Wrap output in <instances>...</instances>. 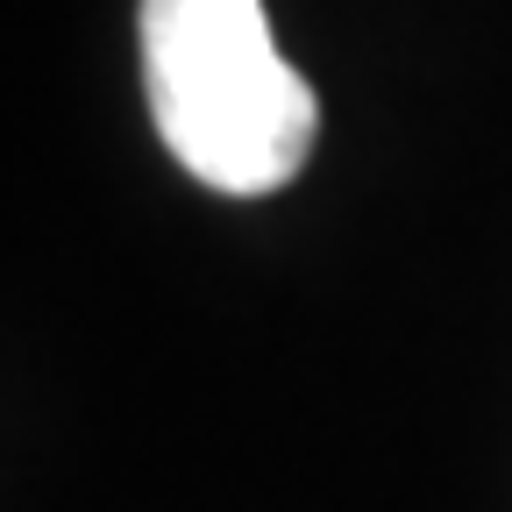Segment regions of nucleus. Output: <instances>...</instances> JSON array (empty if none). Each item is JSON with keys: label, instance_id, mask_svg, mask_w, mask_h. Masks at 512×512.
Returning a JSON list of instances; mask_svg holds the SVG:
<instances>
[{"label": "nucleus", "instance_id": "obj_1", "mask_svg": "<svg viewBox=\"0 0 512 512\" xmlns=\"http://www.w3.org/2000/svg\"><path fill=\"white\" fill-rule=\"evenodd\" d=\"M136 29L157 136L200 185L256 200L306 164L320 100L278 57L264 0H143Z\"/></svg>", "mask_w": 512, "mask_h": 512}]
</instances>
